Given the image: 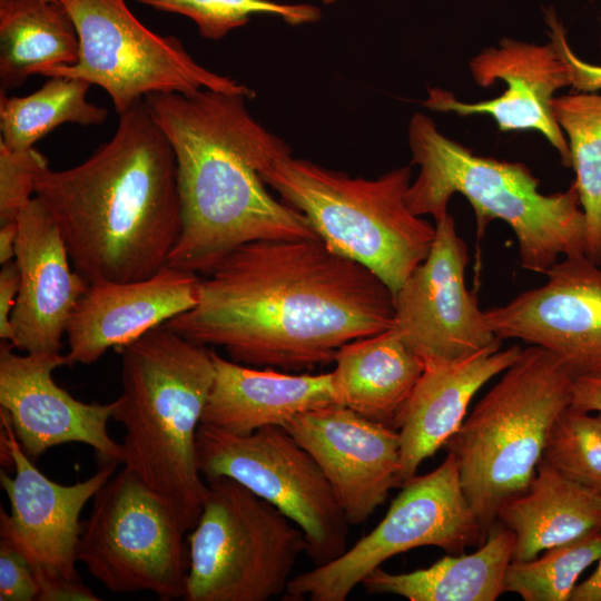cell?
I'll use <instances>...</instances> for the list:
<instances>
[{
  "label": "cell",
  "mask_w": 601,
  "mask_h": 601,
  "mask_svg": "<svg viewBox=\"0 0 601 601\" xmlns=\"http://www.w3.org/2000/svg\"><path fill=\"white\" fill-rule=\"evenodd\" d=\"M393 293L319 238L245 244L201 277L198 303L165 325L253 367L311 371L392 328Z\"/></svg>",
  "instance_id": "6da1fadb"
},
{
  "label": "cell",
  "mask_w": 601,
  "mask_h": 601,
  "mask_svg": "<svg viewBox=\"0 0 601 601\" xmlns=\"http://www.w3.org/2000/svg\"><path fill=\"white\" fill-rule=\"evenodd\" d=\"M246 99L209 89L144 98L177 162L181 229L167 266L204 276L248 243L318 238L266 189L259 174L292 149L252 117Z\"/></svg>",
  "instance_id": "7a4b0ae2"
},
{
  "label": "cell",
  "mask_w": 601,
  "mask_h": 601,
  "mask_svg": "<svg viewBox=\"0 0 601 601\" xmlns=\"http://www.w3.org/2000/svg\"><path fill=\"white\" fill-rule=\"evenodd\" d=\"M71 265L89 284L134 282L167 266L181 229L174 150L145 100L85 161L36 181Z\"/></svg>",
  "instance_id": "3957f363"
},
{
  "label": "cell",
  "mask_w": 601,
  "mask_h": 601,
  "mask_svg": "<svg viewBox=\"0 0 601 601\" xmlns=\"http://www.w3.org/2000/svg\"><path fill=\"white\" fill-rule=\"evenodd\" d=\"M119 352L122 391L112 420L125 428L122 464L191 530L207 493L196 441L214 381L213 349L164 324Z\"/></svg>",
  "instance_id": "277c9868"
},
{
  "label": "cell",
  "mask_w": 601,
  "mask_h": 601,
  "mask_svg": "<svg viewBox=\"0 0 601 601\" xmlns=\"http://www.w3.org/2000/svg\"><path fill=\"white\" fill-rule=\"evenodd\" d=\"M407 132L412 164L420 167L406 193L413 214L437 221L460 194L474 210L477 238L493 220L504 221L528 270L544 274L560 256L585 254V218L574 183L564 191L543 194L524 164L476 155L422 112L413 115Z\"/></svg>",
  "instance_id": "5b68a950"
},
{
  "label": "cell",
  "mask_w": 601,
  "mask_h": 601,
  "mask_svg": "<svg viewBox=\"0 0 601 601\" xmlns=\"http://www.w3.org/2000/svg\"><path fill=\"white\" fill-rule=\"evenodd\" d=\"M574 378L552 353L528 345L445 444L486 536L501 503L534 477L552 424L571 405Z\"/></svg>",
  "instance_id": "8992f818"
},
{
  "label": "cell",
  "mask_w": 601,
  "mask_h": 601,
  "mask_svg": "<svg viewBox=\"0 0 601 601\" xmlns=\"http://www.w3.org/2000/svg\"><path fill=\"white\" fill-rule=\"evenodd\" d=\"M259 175L331 250L368 268L393 295L431 249L435 226L406 203L410 166L367 179L289 155Z\"/></svg>",
  "instance_id": "52a82bcc"
},
{
  "label": "cell",
  "mask_w": 601,
  "mask_h": 601,
  "mask_svg": "<svg viewBox=\"0 0 601 601\" xmlns=\"http://www.w3.org/2000/svg\"><path fill=\"white\" fill-rule=\"evenodd\" d=\"M207 493L188 538L185 601H267L285 594L302 529L273 504L227 476L205 479Z\"/></svg>",
  "instance_id": "ba28073f"
},
{
  "label": "cell",
  "mask_w": 601,
  "mask_h": 601,
  "mask_svg": "<svg viewBox=\"0 0 601 601\" xmlns=\"http://www.w3.org/2000/svg\"><path fill=\"white\" fill-rule=\"evenodd\" d=\"M69 12L79 38L75 65L38 75L71 77L102 88L118 115L150 93L194 95L203 89L242 95L255 91L199 65L174 36L144 26L125 0H58Z\"/></svg>",
  "instance_id": "9c48e42d"
},
{
  "label": "cell",
  "mask_w": 601,
  "mask_h": 601,
  "mask_svg": "<svg viewBox=\"0 0 601 601\" xmlns=\"http://www.w3.org/2000/svg\"><path fill=\"white\" fill-rule=\"evenodd\" d=\"M186 531L174 506L124 466L93 496L77 558L109 591L184 599L189 571Z\"/></svg>",
  "instance_id": "30bf717a"
},
{
  "label": "cell",
  "mask_w": 601,
  "mask_h": 601,
  "mask_svg": "<svg viewBox=\"0 0 601 601\" xmlns=\"http://www.w3.org/2000/svg\"><path fill=\"white\" fill-rule=\"evenodd\" d=\"M486 539L462 489L455 457L401 486L385 516L333 561L293 577L288 601H345L364 579L394 555L420 546L461 554Z\"/></svg>",
  "instance_id": "8fae6325"
},
{
  "label": "cell",
  "mask_w": 601,
  "mask_h": 601,
  "mask_svg": "<svg viewBox=\"0 0 601 601\" xmlns=\"http://www.w3.org/2000/svg\"><path fill=\"white\" fill-rule=\"evenodd\" d=\"M196 452L204 479L230 477L296 523L314 566L347 550L345 513L316 461L285 427L236 435L200 424Z\"/></svg>",
  "instance_id": "7c38bea8"
},
{
  "label": "cell",
  "mask_w": 601,
  "mask_h": 601,
  "mask_svg": "<svg viewBox=\"0 0 601 601\" xmlns=\"http://www.w3.org/2000/svg\"><path fill=\"white\" fill-rule=\"evenodd\" d=\"M467 246L446 214L435 221L426 258L394 293L393 332L423 362L456 359L501 347L479 300L466 287Z\"/></svg>",
  "instance_id": "4fadbf2b"
},
{
  "label": "cell",
  "mask_w": 601,
  "mask_h": 601,
  "mask_svg": "<svg viewBox=\"0 0 601 601\" xmlns=\"http://www.w3.org/2000/svg\"><path fill=\"white\" fill-rule=\"evenodd\" d=\"M546 282L508 304L484 309L500 339H520L552 353L577 378L601 370V266L585 254L566 256Z\"/></svg>",
  "instance_id": "5bb4252c"
},
{
  "label": "cell",
  "mask_w": 601,
  "mask_h": 601,
  "mask_svg": "<svg viewBox=\"0 0 601 601\" xmlns=\"http://www.w3.org/2000/svg\"><path fill=\"white\" fill-rule=\"evenodd\" d=\"M474 82L481 88L492 87L497 80L505 90L497 97L476 102L459 100L445 89H427L422 102L433 111L459 116L487 115L501 131H538L560 156L561 164L571 167L566 137L553 111L554 93L571 86L570 72L559 49L550 40L536 45L502 38L496 46L481 50L469 62Z\"/></svg>",
  "instance_id": "9a60e30c"
},
{
  "label": "cell",
  "mask_w": 601,
  "mask_h": 601,
  "mask_svg": "<svg viewBox=\"0 0 601 601\" xmlns=\"http://www.w3.org/2000/svg\"><path fill=\"white\" fill-rule=\"evenodd\" d=\"M285 428L316 461L351 525L367 521L402 486L394 427L333 404L296 415Z\"/></svg>",
  "instance_id": "2e32d148"
},
{
  "label": "cell",
  "mask_w": 601,
  "mask_h": 601,
  "mask_svg": "<svg viewBox=\"0 0 601 601\" xmlns=\"http://www.w3.org/2000/svg\"><path fill=\"white\" fill-rule=\"evenodd\" d=\"M9 341L0 344V405L24 451L37 460L48 449L70 442L91 446L101 462L124 461L122 444L108 433L115 401L85 403L53 380L52 372L68 365L67 355H19Z\"/></svg>",
  "instance_id": "e0dca14e"
},
{
  "label": "cell",
  "mask_w": 601,
  "mask_h": 601,
  "mask_svg": "<svg viewBox=\"0 0 601 601\" xmlns=\"http://www.w3.org/2000/svg\"><path fill=\"white\" fill-rule=\"evenodd\" d=\"M1 445L7 446L13 476L0 473L10 513L0 511V534L9 539L31 565L80 578L76 563L81 534L80 513L114 475L117 462H102L89 479L59 484L39 471L22 450L7 412L0 410Z\"/></svg>",
  "instance_id": "ac0fdd59"
},
{
  "label": "cell",
  "mask_w": 601,
  "mask_h": 601,
  "mask_svg": "<svg viewBox=\"0 0 601 601\" xmlns=\"http://www.w3.org/2000/svg\"><path fill=\"white\" fill-rule=\"evenodd\" d=\"M14 260L20 286L10 343L28 354L60 353L69 319L89 284L70 267L63 237L37 196L18 216Z\"/></svg>",
  "instance_id": "d6986e66"
},
{
  "label": "cell",
  "mask_w": 601,
  "mask_h": 601,
  "mask_svg": "<svg viewBox=\"0 0 601 601\" xmlns=\"http://www.w3.org/2000/svg\"><path fill=\"white\" fill-rule=\"evenodd\" d=\"M200 282L198 274L166 266L140 280L89 285L67 326L68 365H90L189 311Z\"/></svg>",
  "instance_id": "ffe728a7"
},
{
  "label": "cell",
  "mask_w": 601,
  "mask_h": 601,
  "mask_svg": "<svg viewBox=\"0 0 601 601\" xmlns=\"http://www.w3.org/2000/svg\"><path fill=\"white\" fill-rule=\"evenodd\" d=\"M522 347H489L456 359H430L402 407L395 428L401 440L402 485L444 447L466 417L474 395L503 373Z\"/></svg>",
  "instance_id": "44dd1931"
},
{
  "label": "cell",
  "mask_w": 601,
  "mask_h": 601,
  "mask_svg": "<svg viewBox=\"0 0 601 601\" xmlns=\"http://www.w3.org/2000/svg\"><path fill=\"white\" fill-rule=\"evenodd\" d=\"M214 381L204 425L236 435L283 426L296 415L338 404L331 373L287 374L226 359L213 349Z\"/></svg>",
  "instance_id": "7402d4cb"
},
{
  "label": "cell",
  "mask_w": 601,
  "mask_h": 601,
  "mask_svg": "<svg viewBox=\"0 0 601 601\" xmlns=\"http://www.w3.org/2000/svg\"><path fill=\"white\" fill-rule=\"evenodd\" d=\"M334 364L337 403L394 428L424 370L423 359L392 328L343 345Z\"/></svg>",
  "instance_id": "603a6c76"
},
{
  "label": "cell",
  "mask_w": 601,
  "mask_h": 601,
  "mask_svg": "<svg viewBox=\"0 0 601 601\" xmlns=\"http://www.w3.org/2000/svg\"><path fill=\"white\" fill-rule=\"evenodd\" d=\"M497 520L514 535L513 560H530L601 529V495L541 460L526 490L501 503Z\"/></svg>",
  "instance_id": "cb8c5ba5"
},
{
  "label": "cell",
  "mask_w": 601,
  "mask_h": 601,
  "mask_svg": "<svg viewBox=\"0 0 601 601\" xmlns=\"http://www.w3.org/2000/svg\"><path fill=\"white\" fill-rule=\"evenodd\" d=\"M513 550L512 531L494 524L473 553L449 554L406 573L378 568L361 585L370 594H394L410 601H494L505 592Z\"/></svg>",
  "instance_id": "d4e9b609"
},
{
  "label": "cell",
  "mask_w": 601,
  "mask_h": 601,
  "mask_svg": "<svg viewBox=\"0 0 601 601\" xmlns=\"http://www.w3.org/2000/svg\"><path fill=\"white\" fill-rule=\"evenodd\" d=\"M79 58L75 23L59 1L0 0V91Z\"/></svg>",
  "instance_id": "484cf974"
},
{
  "label": "cell",
  "mask_w": 601,
  "mask_h": 601,
  "mask_svg": "<svg viewBox=\"0 0 601 601\" xmlns=\"http://www.w3.org/2000/svg\"><path fill=\"white\" fill-rule=\"evenodd\" d=\"M90 86L79 78L50 77L23 97L0 91V141L11 150H26L61 124H104L108 110L87 100Z\"/></svg>",
  "instance_id": "4316f807"
},
{
  "label": "cell",
  "mask_w": 601,
  "mask_h": 601,
  "mask_svg": "<svg viewBox=\"0 0 601 601\" xmlns=\"http://www.w3.org/2000/svg\"><path fill=\"white\" fill-rule=\"evenodd\" d=\"M552 111L568 137L573 183L585 218V255L601 266V93L554 97Z\"/></svg>",
  "instance_id": "83f0119b"
},
{
  "label": "cell",
  "mask_w": 601,
  "mask_h": 601,
  "mask_svg": "<svg viewBox=\"0 0 601 601\" xmlns=\"http://www.w3.org/2000/svg\"><path fill=\"white\" fill-rule=\"evenodd\" d=\"M530 560H512L504 590L524 601H570L580 575L601 554V529L549 548Z\"/></svg>",
  "instance_id": "f1b7e54d"
},
{
  "label": "cell",
  "mask_w": 601,
  "mask_h": 601,
  "mask_svg": "<svg viewBox=\"0 0 601 601\" xmlns=\"http://www.w3.org/2000/svg\"><path fill=\"white\" fill-rule=\"evenodd\" d=\"M542 461L601 495V412L565 407L550 428Z\"/></svg>",
  "instance_id": "f546056e"
},
{
  "label": "cell",
  "mask_w": 601,
  "mask_h": 601,
  "mask_svg": "<svg viewBox=\"0 0 601 601\" xmlns=\"http://www.w3.org/2000/svg\"><path fill=\"white\" fill-rule=\"evenodd\" d=\"M154 9L191 19L199 33L219 40L245 26L252 16L270 14L290 26L317 22L319 8L307 3H279L270 0H136Z\"/></svg>",
  "instance_id": "4dcf8cb0"
},
{
  "label": "cell",
  "mask_w": 601,
  "mask_h": 601,
  "mask_svg": "<svg viewBox=\"0 0 601 601\" xmlns=\"http://www.w3.org/2000/svg\"><path fill=\"white\" fill-rule=\"evenodd\" d=\"M47 168L46 157L35 148L11 150L0 141V225L18 220Z\"/></svg>",
  "instance_id": "1f68e13d"
},
{
  "label": "cell",
  "mask_w": 601,
  "mask_h": 601,
  "mask_svg": "<svg viewBox=\"0 0 601 601\" xmlns=\"http://www.w3.org/2000/svg\"><path fill=\"white\" fill-rule=\"evenodd\" d=\"M39 588L24 554L7 538L0 541V601H33Z\"/></svg>",
  "instance_id": "d6a6232c"
},
{
  "label": "cell",
  "mask_w": 601,
  "mask_h": 601,
  "mask_svg": "<svg viewBox=\"0 0 601 601\" xmlns=\"http://www.w3.org/2000/svg\"><path fill=\"white\" fill-rule=\"evenodd\" d=\"M544 18L550 40L556 46L569 68L571 87L577 91L601 90V66L583 61L572 51L566 40V31L553 8L544 9Z\"/></svg>",
  "instance_id": "836d02e7"
},
{
  "label": "cell",
  "mask_w": 601,
  "mask_h": 601,
  "mask_svg": "<svg viewBox=\"0 0 601 601\" xmlns=\"http://www.w3.org/2000/svg\"><path fill=\"white\" fill-rule=\"evenodd\" d=\"M38 588V601H97L100 600L81 580L57 570L31 565Z\"/></svg>",
  "instance_id": "e575fe53"
},
{
  "label": "cell",
  "mask_w": 601,
  "mask_h": 601,
  "mask_svg": "<svg viewBox=\"0 0 601 601\" xmlns=\"http://www.w3.org/2000/svg\"><path fill=\"white\" fill-rule=\"evenodd\" d=\"M20 286V273L14 259L2 264L0 270V338L11 341V316Z\"/></svg>",
  "instance_id": "d590c367"
},
{
  "label": "cell",
  "mask_w": 601,
  "mask_h": 601,
  "mask_svg": "<svg viewBox=\"0 0 601 601\" xmlns=\"http://www.w3.org/2000/svg\"><path fill=\"white\" fill-rule=\"evenodd\" d=\"M571 406L588 412H601V370L574 378Z\"/></svg>",
  "instance_id": "8d00e7d4"
},
{
  "label": "cell",
  "mask_w": 601,
  "mask_h": 601,
  "mask_svg": "<svg viewBox=\"0 0 601 601\" xmlns=\"http://www.w3.org/2000/svg\"><path fill=\"white\" fill-rule=\"evenodd\" d=\"M597 562L594 572L575 585L570 601H601V554Z\"/></svg>",
  "instance_id": "74e56055"
},
{
  "label": "cell",
  "mask_w": 601,
  "mask_h": 601,
  "mask_svg": "<svg viewBox=\"0 0 601 601\" xmlns=\"http://www.w3.org/2000/svg\"><path fill=\"white\" fill-rule=\"evenodd\" d=\"M18 220L0 225V264H6L16 256Z\"/></svg>",
  "instance_id": "f35d334b"
},
{
  "label": "cell",
  "mask_w": 601,
  "mask_h": 601,
  "mask_svg": "<svg viewBox=\"0 0 601 601\" xmlns=\"http://www.w3.org/2000/svg\"><path fill=\"white\" fill-rule=\"evenodd\" d=\"M335 1H337V0H323V3L331 4V3L335 2Z\"/></svg>",
  "instance_id": "ab89813d"
},
{
  "label": "cell",
  "mask_w": 601,
  "mask_h": 601,
  "mask_svg": "<svg viewBox=\"0 0 601 601\" xmlns=\"http://www.w3.org/2000/svg\"><path fill=\"white\" fill-rule=\"evenodd\" d=\"M46 1H58V0H46Z\"/></svg>",
  "instance_id": "60d3db41"
}]
</instances>
